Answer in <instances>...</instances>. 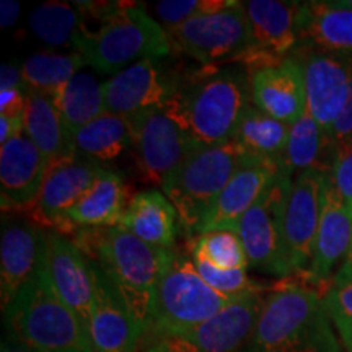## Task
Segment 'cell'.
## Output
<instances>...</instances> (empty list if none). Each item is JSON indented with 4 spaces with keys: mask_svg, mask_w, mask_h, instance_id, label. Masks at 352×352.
<instances>
[{
    "mask_svg": "<svg viewBox=\"0 0 352 352\" xmlns=\"http://www.w3.org/2000/svg\"><path fill=\"white\" fill-rule=\"evenodd\" d=\"M85 60L78 52L72 54H51V52H36L23 60L21 77L26 90L41 91L54 95L70 78L78 74Z\"/></svg>",
    "mask_w": 352,
    "mask_h": 352,
    "instance_id": "cell-32",
    "label": "cell"
},
{
    "mask_svg": "<svg viewBox=\"0 0 352 352\" xmlns=\"http://www.w3.org/2000/svg\"><path fill=\"white\" fill-rule=\"evenodd\" d=\"M248 155L235 140L201 147L186 157L162 186L189 239L199 233L206 215Z\"/></svg>",
    "mask_w": 352,
    "mask_h": 352,
    "instance_id": "cell-6",
    "label": "cell"
},
{
    "mask_svg": "<svg viewBox=\"0 0 352 352\" xmlns=\"http://www.w3.org/2000/svg\"><path fill=\"white\" fill-rule=\"evenodd\" d=\"M179 78L160 60H140L104 82L107 111L132 121L140 114L164 109L173 98Z\"/></svg>",
    "mask_w": 352,
    "mask_h": 352,
    "instance_id": "cell-13",
    "label": "cell"
},
{
    "mask_svg": "<svg viewBox=\"0 0 352 352\" xmlns=\"http://www.w3.org/2000/svg\"><path fill=\"white\" fill-rule=\"evenodd\" d=\"M323 300L342 347L352 352V280H333Z\"/></svg>",
    "mask_w": 352,
    "mask_h": 352,
    "instance_id": "cell-36",
    "label": "cell"
},
{
    "mask_svg": "<svg viewBox=\"0 0 352 352\" xmlns=\"http://www.w3.org/2000/svg\"><path fill=\"white\" fill-rule=\"evenodd\" d=\"M0 352H34L30 349L28 346H25L23 342L12 336V334L7 333V336L2 340V347H0Z\"/></svg>",
    "mask_w": 352,
    "mask_h": 352,
    "instance_id": "cell-43",
    "label": "cell"
},
{
    "mask_svg": "<svg viewBox=\"0 0 352 352\" xmlns=\"http://www.w3.org/2000/svg\"><path fill=\"white\" fill-rule=\"evenodd\" d=\"M82 12L98 20V28L83 26L74 47L85 65L116 76L145 59H164L171 51L168 32L139 3L77 2Z\"/></svg>",
    "mask_w": 352,
    "mask_h": 352,
    "instance_id": "cell-3",
    "label": "cell"
},
{
    "mask_svg": "<svg viewBox=\"0 0 352 352\" xmlns=\"http://www.w3.org/2000/svg\"><path fill=\"white\" fill-rule=\"evenodd\" d=\"M46 232L33 223H7L0 240V302L6 311L13 298L36 274Z\"/></svg>",
    "mask_w": 352,
    "mask_h": 352,
    "instance_id": "cell-23",
    "label": "cell"
},
{
    "mask_svg": "<svg viewBox=\"0 0 352 352\" xmlns=\"http://www.w3.org/2000/svg\"><path fill=\"white\" fill-rule=\"evenodd\" d=\"M233 302L236 300L219 294L202 279L191 254L175 248L158 283L155 321L147 336L195 328L214 318Z\"/></svg>",
    "mask_w": 352,
    "mask_h": 352,
    "instance_id": "cell-7",
    "label": "cell"
},
{
    "mask_svg": "<svg viewBox=\"0 0 352 352\" xmlns=\"http://www.w3.org/2000/svg\"><path fill=\"white\" fill-rule=\"evenodd\" d=\"M279 175L280 166L274 162L250 157L215 199L197 235L215 230L236 232L240 220Z\"/></svg>",
    "mask_w": 352,
    "mask_h": 352,
    "instance_id": "cell-20",
    "label": "cell"
},
{
    "mask_svg": "<svg viewBox=\"0 0 352 352\" xmlns=\"http://www.w3.org/2000/svg\"><path fill=\"white\" fill-rule=\"evenodd\" d=\"M41 266L54 292L87 324L96 300L95 264L64 233L46 232Z\"/></svg>",
    "mask_w": 352,
    "mask_h": 352,
    "instance_id": "cell-14",
    "label": "cell"
},
{
    "mask_svg": "<svg viewBox=\"0 0 352 352\" xmlns=\"http://www.w3.org/2000/svg\"><path fill=\"white\" fill-rule=\"evenodd\" d=\"M331 138L336 140V142L352 139V80H351V90H349V96H347L346 107L342 109L341 116L338 118V121L334 122Z\"/></svg>",
    "mask_w": 352,
    "mask_h": 352,
    "instance_id": "cell-40",
    "label": "cell"
},
{
    "mask_svg": "<svg viewBox=\"0 0 352 352\" xmlns=\"http://www.w3.org/2000/svg\"><path fill=\"white\" fill-rule=\"evenodd\" d=\"M30 28L34 36L50 46H69L82 28V10L76 3L46 2L30 15Z\"/></svg>",
    "mask_w": 352,
    "mask_h": 352,
    "instance_id": "cell-33",
    "label": "cell"
},
{
    "mask_svg": "<svg viewBox=\"0 0 352 352\" xmlns=\"http://www.w3.org/2000/svg\"><path fill=\"white\" fill-rule=\"evenodd\" d=\"M131 199L121 176L108 168H101L90 191L65 214V222L72 230L118 227Z\"/></svg>",
    "mask_w": 352,
    "mask_h": 352,
    "instance_id": "cell-26",
    "label": "cell"
},
{
    "mask_svg": "<svg viewBox=\"0 0 352 352\" xmlns=\"http://www.w3.org/2000/svg\"><path fill=\"white\" fill-rule=\"evenodd\" d=\"M3 315L7 333L34 352H95L87 324L54 292L41 264Z\"/></svg>",
    "mask_w": 352,
    "mask_h": 352,
    "instance_id": "cell-5",
    "label": "cell"
},
{
    "mask_svg": "<svg viewBox=\"0 0 352 352\" xmlns=\"http://www.w3.org/2000/svg\"><path fill=\"white\" fill-rule=\"evenodd\" d=\"M324 173L308 170L294 176L284 208L285 253L294 274H307L315 252Z\"/></svg>",
    "mask_w": 352,
    "mask_h": 352,
    "instance_id": "cell-15",
    "label": "cell"
},
{
    "mask_svg": "<svg viewBox=\"0 0 352 352\" xmlns=\"http://www.w3.org/2000/svg\"><path fill=\"white\" fill-rule=\"evenodd\" d=\"M189 241H191V253H189L191 256L204 258L219 270L236 271L250 267L245 246L236 232L215 230L201 233L189 239Z\"/></svg>",
    "mask_w": 352,
    "mask_h": 352,
    "instance_id": "cell-34",
    "label": "cell"
},
{
    "mask_svg": "<svg viewBox=\"0 0 352 352\" xmlns=\"http://www.w3.org/2000/svg\"><path fill=\"white\" fill-rule=\"evenodd\" d=\"M131 124L140 173L162 188L189 153L196 151L195 144L165 108L140 114Z\"/></svg>",
    "mask_w": 352,
    "mask_h": 352,
    "instance_id": "cell-12",
    "label": "cell"
},
{
    "mask_svg": "<svg viewBox=\"0 0 352 352\" xmlns=\"http://www.w3.org/2000/svg\"><path fill=\"white\" fill-rule=\"evenodd\" d=\"M101 168L103 166L80 155L47 166L41 192L28 210L38 226L54 227L59 233H72L65 222V214L90 191Z\"/></svg>",
    "mask_w": 352,
    "mask_h": 352,
    "instance_id": "cell-17",
    "label": "cell"
},
{
    "mask_svg": "<svg viewBox=\"0 0 352 352\" xmlns=\"http://www.w3.org/2000/svg\"><path fill=\"white\" fill-rule=\"evenodd\" d=\"M20 15V3L16 0H2L0 2V26L3 30L16 23Z\"/></svg>",
    "mask_w": 352,
    "mask_h": 352,
    "instance_id": "cell-42",
    "label": "cell"
},
{
    "mask_svg": "<svg viewBox=\"0 0 352 352\" xmlns=\"http://www.w3.org/2000/svg\"><path fill=\"white\" fill-rule=\"evenodd\" d=\"M336 140L318 126L310 113L305 111L298 121L290 124L280 173L294 176L308 170L329 173L333 165Z\"/></svg>",
    "mask_w": 352,
    "mask_h": 352,
    "instance_id": "cell-28",
    "label": "cell"
},
{
    "mask_svg": "<svg viewBox=\"0 0 352 352\" xmlns=\"http://www.w3.org/2000/svg\"><path fill=\"white\" fill-rule=\"evenodd\" d=\"M352 245V208L338 195L336 188L324 173L323 183V208L318 232H316L315 252L310 270L303 277L308 285L321 292L320 287L327 284L329 289L333 284V270L342 264ZM323 294V292H321Z\"/></svg>",
    "mask_w": 352,
    "mask_h": 352,
    "instance_id": "cell-18",
    "label": "cell"
},
{
    "mask_svg": "<svg viewBox=\"0 0 352 352\" xmlns=\"http://www.w3.org/2000/svg\"><path fill=\"white\" fill-rule=\"evenodd\" d=\"M25 134L33 140L50 165L77 157L70 132L50 95L26 90Z\"/></svg>",
    "mask_w": 352,
    "mask_h": 352,
    "instance_id": "cell-27",
    "label": "cell"
},
{
    "mask_svg": "<svg viewBox=\"0 0 352 352\" xmlns=\"http://www.w3.org/2000/svg\"><path fill=\"white\" fill-rule=\"evenodd\" d=\"M74 241L104 272L147 336L155 321L158 283L173 250L147 245L121 227L78 228Z\"/></svg>",
    "mask_w": 352,
    "mask_h": 352,
    "instance_id": "cell-2",
    "label": "cell"
},
{
    "mask_svg": "<svg viewBox=\"0 0 352 352\" xmlns=\"http://www.w3.org/2000/svg\"><path fill=\"white\" fill-rule=\"evenodd\" d=\"M197 272L210 287L217 290L219 294L226 296L232 300H241L245 297L258 296V294L270 292V287L256 283L248 276V270L223 271L215 267L214 264L206 261L204 258L191 256Z\"/></svg>",
    "mask_w": 352,
    "mask_h": 352,
    "instance_id": "cell-35",
    "label": "cell"
},
{
    "mask_svg": "<svg viewBox=\"0 0 352 352\" xmlns=\"http://www.w3.org/2000/svg\"><path fill=\"white\" fill-rule=\"evenodd\" d=\"M12 88H25L21 67L15 64H2V69H0V90H12Z\"/></svg>",
    "mask_w": 352,
    "mask_h": 352,
    "instance_id": "cell-41",
    "label": "cell"
},
{
    "mask_svg": "<svg viewBox=\"0 0 352 352\" xmlns=\"http://www.w3.org/2000/svg\"><path fill=\"white\" fill-rule=\"evenodd\" d=\"M334 2H336L338 6H341V7L352 8V0H334Z\"/></svg>",
    "mask_w": 352,
    "mask_h": 352,
    "instance_id": "cell-45",
    "label": "cell"
},
{
    "mask_svg": "<svg viewBox=\"0 0 352 352\" xmlns=\"http://www.w3.org/2000/svg\"><path fill=\"white\" fill-rule=\"evenodd\" d=\"M289 132L290 124L287 122L276 120L252 104L233 140L248 155L274 162L280 166L285 147H287Z\"/></svg>",
    "mask_w": 352,
    "mask_h": 352,
    "instance_id": "cell-31",
    "label": "cell"
},
{
    "mask_svg": "<svg viewBox=\"0 0 352 352\" xmlns=\"http://www.w3.org/2000/svg\"><path fill=\"white\" fill-rule=\"evenodd\" d=\"M26 88L0 90V116L25 120Z\"/></svg>",
    "mask_w": 352,
    "mask_h": 352,
    "instance_id": "cell-39",
    "label": "cell"
},
{
    "mask_svg": "<svg viewBox=\"0 0 352 352\" xmlns=\"http://www.w3.org/2000/svg\"><path fill=\"white\" fill-rule=\"evenodd\" d=\"M235 3L233 0H164L157 3L155 10L158 19L164 21L165 28L168 30L196 16L226 10Z\"/></svg>",
    "mask_w": 352,
    "mask_h": 352,
    "instance_id": "cell-37",
    "label": "cell"
},
{
    "mask_svg": "<svg viewBox=\"0 0 352 352\" xmlns=\"http://www.w3.org/2000/svg\"><path fill=\"white\" fill-rule=\"evenodd\" d=\"M333 280H338V283H342V280H352V245L349 248V253H347L344 261H342V264L340 266V270H338L336 274H334Z\"/></svg>",
    "mask_w": 352,
    "mask_h": 352,
    "instance_id": "cell-44",
    "label": "cell"
},
{
    "mask_svg": "<svg viewBox=\"0 0 352 352\" xmlns=\"http://www.w3.org/2000/svg\"><path fill=\"white\" fill-rule=\"evenodd\" d=\"M252 108L250 74L245 69L202 65L179 78L165 109L196 148L230 142Z\"/></svg>",
    "mask_w": 352,
    "mask_h": 352,
    "instance_id": "cell-1",
    "label": "cell"
},
{
    "mask_svg": "<svg viewBox=\"0 0 352 352\" xmlns=\"http://www.w3.org/2000/svg\"><path fill=\"white\" fill-rule=\"evenodd\" d=\"M267 294L245 297L195 328L144 338V352H241L252 336Z\"/></svg>",
    "mask_w": 352,
    "mask_h": 352,
    "instance_id": "cell-8",
    "label": "cell"
},
{
    "mask_svg": "<svg viewBox=\"0 0 352 352\" xmlns=\"http://www.w3.org/2000/svg\"><path fill=\"white\" fill-rule=\"evenodd\" d=\"M47 160L25 132L0 147V195L3 210L28 212L46 179Z\"/></svg>",
    "mask_w": 352,
    "mask_h": 352,
    "instance_id": "cell-19",
    "label": "cell"
},
{
    "mask_svg": "<svg viewBox=\"0 0 352 352\" xmlns=\"http://www.w3.org/2000/svg\"><path fill=\"white\" fill-rule=\"evenodd\" d=\"M252 104L276 120L294 124L307 111L303 69L297 57L250 74Z\"/></svg>",
    "mask_w": 352,
    "mask_h": 352,
    "instance_id": "cell-22",
    "label": "cell"
},
{
    "mask_svg": "<svg viewBox=\"0 0 352 352\" xmlns=\"http://www.w3.org/2000/svg\"><path fill=\"white\" fill-rule=\"evenodd\" d=\"M300 44L303 50L328 52L352 63V8L334 0L303 2Z\"/></svg>",
    "mask_w": 352,
    "mask_h": 352,
    "instance_id": "cell-24",
    "label": "cell"
},
{
    "mask_svg": "<svg viewBox=\"0 0 352 352\" xmlns=\"http://www.w3.org/2000/svg\"><path fill=\"white\" fill-rule=\"evenodd\" d=\"M51 98L63 116L70 138L80 127L107 113L104 83H100L88 72H78Z\"/></svg>",
    "mask_w": 352,
    "mask_h": 352,
    "instance_id": "cell-30",
    "label": "cell"
},
{
    "mask_svg": "<svg viewBox=\"0 0 352 352\" xmlns=\"http://www.w3.org/2000/svg\"><path fill=\"white\" fill-rule=\"evenodd\" d=\"M166 30V28H165ZM171 44L202 65L235 63L248 43L243 2L166 30Z\"/></svg>",
    "mask_w": 352,
    "mask_h": 352,
    "instance_id": "cell-11",
    "label": "cell"
},
{
    "mask_svg": "<svg viewBox=\"0 0 352 352\" xmlns=\"http://www.w3.org/2000/svg\"><path fill=\"white\" fill-rule=\"evenodd\" d=\"M323 294L300 283H283L266 296L241 352H342Z\"/></svg>",
    "mask_w": 352,
    "mask_h": 352,
    "instance_id": "cell-4",
    "label": "cell"
},
{
    "mask_svg": "<svg viewBox=\"0 0 352 352\" xmlns=\"http://www.w3.org/2000/svg\"><path fill=\"white\" fill-rule=\"evenodd\" d=\"M292 179L277 176L236 228L250 267L276 277L294 276L284 241V208Z\"/></svg>",
    "mask_w": 352,
    "mask_h": 352,
    "instance_id": "cell-9",
    "label": "cell"
},
{
    "mask_svg": "<svg viewBox=\"0 0 352 352\" xmlns=\"http://www.w3.org/2000/svg\"><path fill=\"white\" fill-rule=\"evenodd\" d=\"M329 178L344 202L352 208V139L336 142Z\"/></svg>",
    "mask_w": 352,
    "mask_h": 352,
    "instance_id": "cell-38",
    "label": "cell"
},
{
    "mask_svg": "<svg viewBox=\"0 0 352 352\" xmlns=\"http://www.w3.org/2000/svg\"><path fill=\"white\" fill-rule=\"evenodd\" d=\"M118 227L155 248L175 250L179 220L168 197L157 189H151L132 196Z\"/></svg>",
    "mask_w": 352,
    "mask_h": 352,
    "instance_id": "cell-25",
    "label": "cell"
},
{
    "mask_svg": "<svg viewBox=\"0 0 352 352\" xmlns=\"http://www.w3.org/2000/svg\"><path fill=\"white\" fill-rule=\"evenodd\" d=\"M248 43L235 63L248 74L283 64L300 44V2L250 0L243 2Z\"/></svg>",
    "mask_w": 352,
    "mask_h": 352,
    "instance_id": "cell-10",
    "label": "cell"
},
{
    "mask_svg": "<svg viewBox=\"0 0 352 352\" xmlns=\"http://www.w3.org/2000/svg\"><path fill=\"white\" fill-rule=\"evenodd\" d=\"M297 59L303 69L307 111L331 135L334 122L341 116L349 96L352 63L344 57L310 50H305Z\"/></svg>",
    "mask_w": 352,
    "mask_h": 352,
    "instance_id": "cell-16",
    "label": "cell"
},
{
    "mask_svg": "<svg viewBox=\"0 0 352 352\" xmlns=\"http://www.w3.org/2000/svg\"><path fill=\"white\" fill-rule=\"evenodd\" d=\"M95 270L96 300L87 323L95 352H139L144 341L142 329L104 272L96 264Z\"/></svg>",
    "mask_w": 352,
    "mask_h": 352,
    "instance_id": "cell-21",
    "label": "cell"
},
{
    "mask_svg": "<svg viewBox=\"0 0 352 352\" xmlns=\"http://www.w3.org/2000/svg\"><path fill=\"white\" fill-rule=\"evenodd\" d=\"M77 155L94 164L113 162L132 145V124L120 114L104 113L72 134Z\"/></svg>",
    "mask_w": 352,
    "mask_h": 352,
    "instance_id": "cell-29",
    "label": "cell"
}]
</instances>
